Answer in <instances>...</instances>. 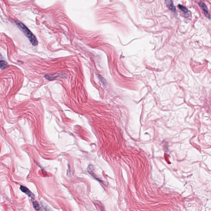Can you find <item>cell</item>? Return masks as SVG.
Here are the masks:
<instances>
[{"label": "cell", "instance_id": "6da1fadb", "mask_svg": "<svg viewBox=\"0 0 211 211\" xmlns=\"http://www.w3.org/2000/svg\"><path fill=\"white\" fill-rule=\"evenodd\" d=\"M15 22L19 28L24 33L25 36L27 37L32 45L34 46H36L38 45V41L34 34L23 23L18 20H16Z\"/></svg>", "mask_w": 211, "mask_h": 211}, {"label": "cell", "instance_id": "7a4b0ae2", "mask_svg": "<svg viewBox=\"0 0 211 211\" xmlns=\"http://www.w3.org/2000/svg\"><path fill=\"white\" fill-rule=\"evenodd\" d=\"M66 76V75L64 73H54V74H47L45 75V78L50 81H52L55 80L56 78H62Z\"/></svg>", "mask_w": 211, "mask_h": 211}, {"label": "cell", "instance_id": "3957f363", "mask_svg": "<svg viewBox=\"0 0 211 211\" xmlns=\"http://www.w3.org/2000/svg\"><path fill=\"white\" fill-rule=\"evenodd\" d=\"M199 5L203 9L204 14L205 15V16L207 17V18H208L209 19H211V16H210V14L209 13L208 9H207L206 5L205 4V3L203 2L202 1H200V2L199 3Z\"/></svg>", "mask_w": 211, "mask_h": 211}, {"label": "cell", "instance_id": "277c9868", "mask_svg": "<svg viewBox=\"0 0 211 211\" xmlns=\"http://www.w3.org/2000/svg\"><path fill=\"white\" fill-rule=\"evenodd\" d=\"M20 189L23 193H24L25 194H26L29 197H30L32 198H33L34 197V195L29 190L28 188L25 186H21L20 187Z\"/></svg>", "mask_w": 211, "mask_h": 211}, {"label": "cell", "instance_id": "5b68a950", "mask_svg": "<svg viewBox=\"0 0 211 211\" xmlns=\"http://www.w3.org/2000/svg\"><path fill=\"white\" fill-rule=\"evenodd\" d=\"M166 3L167 7L170 9L171 11L175 13H176V9L173 3L171 1H167Z\"/></svg>", "mask_w": 211, "mask_h": 211}, {"label": "cell", "instance_id": "8992f818", "mask_svg": "<svg viewBox=\"0 0 211 211\" xmlns=\"http://www.w3.org/2000/svg\"><path fill=\"white\" fill-rule=\"evenodd\" d=\"M41 205L42 207L45 211H52V209L50 208V207L48 206L47 204L46 203H45L44 201H42L41 202Z\"/></svg>", "mask_w": 211, "mask_h": 211}, {"label": "cell", "instance_id": "52a82bcc", "mask_svg": "<svg viewBox=\"0 0 211 211\" xmlns=\"http://www.w3.org/2000/svg\"><path fill=\"white\" fill-rule=\"evenodd\" d=\"M8 66V64L5 61L1 60V70L5 69Z\"/></svg>", "mask_w": 211, "mask_h": 211}, {"label": "cell", "instance_id": "ba28073f", "mask_svg": "<svg viewBox=\"0 0 211 211\" xmlns=\"http://www.w3.org/2000/svg\"><path fill=\"white\" fill-rule=\"evenodd\" d=\"M33 207L36 211H39L40 210V207L39 203L37 201H34L33 202Z\"/></svg>", "mask_w": 211, "mask_h": 211}, {"label": "cell", "instance_id": "9c48e42d", "mask_svg": "<svg viewBox=\"0 0 211 211\" xmlns=\"http://www.w3.org/2000/svg\"><path fill=\"white\" fill-rule=\"evenodd\" d=\"M178 7L180 9H181V11H182L184 12V13H186L188 12V9H187L186 7L183 6V5H179Z\"/></svg>", "mask_w": 211, "mask_h": 211}, {"label": "cell", "instance_id": "30bf717a", "mask_svg": "<svg viewBox=\"0 0 211 211\" xmlns=\"http://www.w3.org/2000/svg\"><path fill=\"white\" fill-rule=\"evenodd\" d=\"M98 75V77L99 79H100V80L101 81V82H102L103 84L105 85L107 83V82H106V81L104 79L103 77L101 76V75Z\"/></svg>", "mask_w": 211, "mask_h": 211}]
</instances>
